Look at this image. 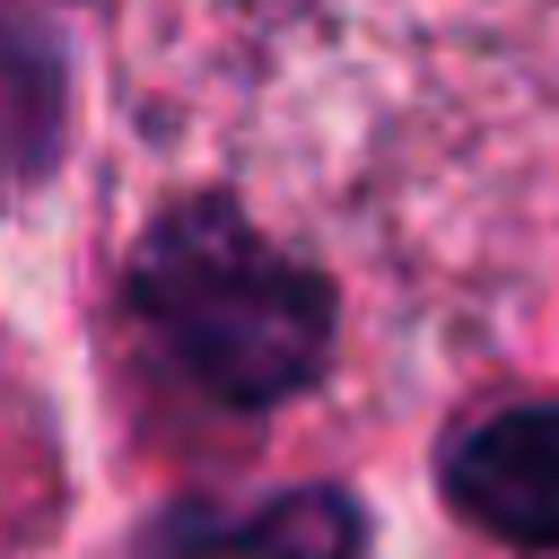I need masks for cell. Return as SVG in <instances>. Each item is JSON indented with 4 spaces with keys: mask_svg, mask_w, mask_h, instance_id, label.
<instances>
[{
    "mask_svg": "<svg viewBox=\"0 0 559 559\" xmlns=\"http://www.w3.org/2000/svg\"><path fill=\"white\" fill-rule=\"evenodd\" d=\"M122 306L148 367L236 419H271L341 367V280L192 192H166L140 218Z\"/></svg>",
    "mask_w": 559,
    "mask_h": 559,
    "instance_id": "1",
    "label": "cell"
},
{
    "mask_svg": "<svg viewBox=\"0 0 559 559\" xmlns=\"http://www.w3.org/2000/svg\"><path fill=\"white\" fill-rule=\"evenodd\" d=\"M445 498L507 550H559V402H507L445 437Z\"/></svg>",
    "mask_w": 559,
    "mask_h": 559,
    "instance_id": "2",
    "label": "cell"
},
{
    "mask_svg": "<svg viewBox=\"0 0 559 559\" xmlns=\"http://www.w3.org/2000/svg\"><path fill=\"white\" fill-rule=\"evenodd\" d=\"M140 559H358V507L341 489H280L253 507H175L140 533Z\"/></svg>",
    "mask_w": 559,
    "mask_h": 559,
    "instance_id": "3",
    "label": "cell"
}]
</instances>
